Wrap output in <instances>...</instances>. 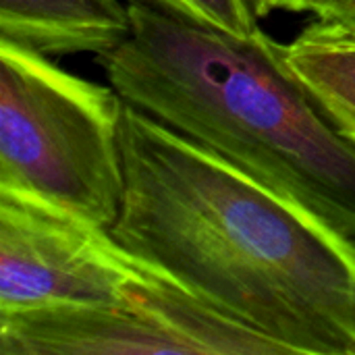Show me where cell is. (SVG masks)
I'll return each mask as SVG.
<instances>
[{
	"label": "cell",
	"mask_w": 355,
	"mask_h": 355,
	"mask_svg": "<svg viewBox=\"0 0 355 355\" xmlns=\"http://www.w3.org/2000/svg\"><path fill=\"white\" fill-rule=\"evenodd\" d=\"M164 15L233 35H252L260 29L254 0H135Z\"/></svg>",
	"instance_id": "cell-8"
},
{
	"label": "cell",
	"mask_w": 355,
	"mask_h": 355,
	"mask_svg": "<svg viewBox=\"0 0 355 355\" xmlns=\"http://www.w3.org/2000/svg\"><path fill=\"white\" fill-rule=\"evenodd\" d=\"M304 2L306 0H254L258 17H266L277 10L285 12H304Z\"/></svg>",
	"instance_id": "cell-10"
},
{
	"label": "cell",
	"mask_w": 355,
	"mask_h": 355,
	"mask_svg": "<svg viewBox=\"0 0 355 355\" xmlns=\"http://www.w3.org/2000/svg\"><path fill=\"white\" fill-rule=\"evenodd\" d=\"M156 354L281 355L283 349L154 266L110 304L0 314V355Z\"/></svg>",
	"instance_id": "cell-4"
},
{
	"label": "cell",
	"mask_w": 355,
	"mask_h": 355,
	"mask_svg": "<svg viewBox=\"0 0 355 355\" xmlns=\"http://www.w3.org/2000/svg\"><path fill=\"white\" fill-rule=\"evenodd\" d=\"M285 56L331 121L355 141V35L312 21Z\"/></svg>",
	"instance_id": "cell-7"
},
{
	"label": "cell",
	"mask_w": 355,
	"mask_h": 355,
	"mask_svg": "<svg viewBox=\"0 0 355 355\" xmlns=\"http://www.w3.org/2000/svg\"><path fill=\"white\" fill-rule=\"evenodd\" d=\"M148 268L108 227L0 189V314L110 304Z\"/></svg>",
	"instance_id": "cell-5"
},
{
	"label": "cell",
	"mask_w": 355,
	"mask_h": 355,
	"mask_svg": "<svg viewBox=\"0 0 355 355\" xmlns=\"http://www.w3.org/2000/svg\"><path fill=\"white\" fill-rule=\"evenodd\" d=\"M116 241L283 354L355 355V241L125 102Z\"/></svg>",
	"instance_id": "cell-1"
},
{
	"label": "cell",
	"mask_w": 355,
	"mask_h": 355,
	"mask_svg": "<svg viewBox=\"0 0 355 355\" xmlns=\"http://www.w3.org/2000/svg\"><path fill=\"white\" fill-rule=\"evenodd\" d=\"M125 100L50 56L0 44V189L112 227L123 202Z\"/></svg>",
	"instance_id": "cell-3"
},
{
	"label": "cell",
	"mask_w": 355,
	"mask_h": 355,
	"mask_svg": "<svg viewBox=\"0 0 355 355\" xmlns=\"http://www.w3.org/2000/svg\"><path fill=\"white\" fill-rule=\"evenodd\" d=\"M304 12H312L324 27L355 35V0H306Z\"/></svg>",
	"instance_id": "cell-9"
},
{
	"label": "cell",
	"mask_w": 355,
	"mask_h": 355,
	"mask_svg": "<svg viewBox=\"0 0 355 355\" xmlns=\"http://www.w3.org/2000/svg\"><path fill=\"white\" fill-rule=\"evenodd\" d=\"M127 0H0V44L44 56L116 50L131 35Z\"/></svg>",
	"instance_id": "cell-6"
},
{
	"label": "cell",
	"mask_w": 355,
	"mask_h": 355,
	"mask_svg": "<svg viewBox=\"0 0 355 355\" xmlns=\"http://www.w3.org/2000/svg\"><path fill=\"white\" fill-rule=\"evenodd\" d=\"M133 29L98 56L125 102L355 241V141L266 31L233 35L127 0Z\"/></svg>",
	"instance_id": "cell-2"
}]
</instances>
